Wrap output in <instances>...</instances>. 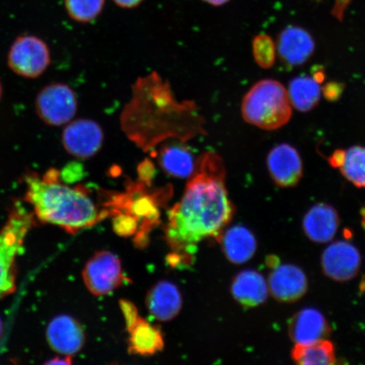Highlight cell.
<instances>
[{
  "mask_svg": "<svg viewBox=\"0 0 365 365\" xmlns=\"http://www.w3.org/2000/svg\"><path fill=\"white\" fill-rule=\"evenodd\" d=\"M225 176V164L217 153H205L199 158L180 202L168 213L166 239L175 253L190 255L200 241L217 239L232 220L235 207Z\"/></svg>",
  "mask_w": 365,
  "mask_h": 365,
  "instance_id": "cell-1",
  "label": "cell"
},
{
  "mask_svg": "<svg viewBox=\"0 0 365 365\" xmlns=\"http://www.w3.org/2000/svg\"><path fill=\"white\" fill-rule=\"evenodd\" d=\"M25 199L33 205L40 221L63 228L71 234L97 225L109 217L100 210L81 186L71 187L61 181V173L49 170L43 176L29 173L25 176Z\"/></svg>",
  "mask_w": 365,
  "mask_h": 365,
  "instance_id": "cell-2",
  "label": "cell"
},
{
  "mask_svg": "<svg viewBox=\"0 0 365 365\" xmlns=\"http://www.w3.org/2000/svg\"><path fill=\"white\" fill-rule=\"evenodd\" d=\"M241 113L248 124L264 130H275L290 121L293 106L280 81L264 79L257 82L245 94Z\"/></svg>",
  "mask_w": 365,
  "mask_h": 365,
  "instance_id": "cell-3",
  "label": "cell"
},
{
  "mask_svg": "<svg viewBox=\"0 0 365 365\" xmlns=\"http://www.w3.org/2000/svg\"><path fill=\"white\" fill-rule=\"evenodd\" d=\"M34 225V215L20 204L15 205L0 231V298L13 293L16 285V259L27 234Z\"/></svg>",
  "mask_w": 365,
  "mask_h": 365,
  "instance_id": "cell-4",
  "label": "cell"
},
{
  "mask_svg": "<svg viewBox=\"0 0 365 365\" xmlns=\"http://www.w3.org/2000/svg\"><path fill=\"white\" fill-rule=\"evenodd\" d=\"M51 53L43 40L33 35H21L9 50L7 63L16 75L35 79L47 71Z\"/></svg>",
  "mask_w": 365,
  "mask_h": 365,
  "instance_id": "cell-5",
  "label": "cell"
},
{
  "mask_svg": "<svg viewBox=\"0 0 365 365\" xmlns=\"http://www.w3.org/2000/svg\"><path fill=\"white\" fill-rule=\"evenodd\" d=\"M77 108L74 91L58 82L44 86L35 100L36 114L46 125L51 126L65 125L72 121Z\"/></svg>",
  "mask_w": 365,
  "mask_h": 365,
  "instance_id": "cell-6",
  "label": "cell"
},
{
  "mask_svg": "<svg viewBox=\"0 0 365 365\" xmlns=\"http://www.w3.org/2000/svg\"><path fill=\"white\" fill-rule=\"evenodd\" d=\"M82 277L88 289L96 296L113 293L125 279L120 258L106 250L99 251L89 259Z\"/></svg>",
  "mask_w": 365,
  "mask_h": 365,
  "instance_id": "cell-7",
  "label": "cell"
},
{
  "mask_svg": "<svg viewBox=\"0 0 365 365\" xmlns=\"http://www.w3.org/2000/svg\"><path fill=\"white\" fill-rule=\"evenodd\" d=\"M104 134L97 122L80 118L68 123L62 133V144L66 152L77 158L95 156L103 147Z\"/></svg>",
  "mask_w": 365,
  "mask_h": 365,
  "instance_id": "cell-8",
  "label": "cell"
},
{
  "mask_svg": "<svg viewBox=\"0 0 365 365\" xmlns=\"http://www.w3.org/2000/svg\"><path fill=\"white\" fill-rule=\"evenodd\" d=\"M324 274L331 280L344 282L354 279L361 267V255L349 242L340 240L327 246L322 255Z\"/></svg>",
  "mask_w": 365,
  "mask_h": 365,
  "instance_id": "cell-9",
  "label": "cell"
},
{
  "mask_svg": "<svg viewBox=\"0 0 365 365\" xmlns=\"http://www.w3.org/2000/svg\"><path fill=\"white\" fill-rule=\"evenodd\" d=\"M267 167L272 181L282 188L296 186L304 175L299 153L287 143L278 144L272 148L267 155Z\"/></svg>",
  "mask_w": 365,
  "mask_h": 365,
  "instance_id": "cell-10",
  "label": "cell"
},
{
  "mask_svg": "<svg viewBox=\"0 0 365 365\" xmlns=\"http://www.w3.org/2000/svg\"><path fill=\"white\" fill-rule=\"evenodd\" d=\"M269 291L282 303H294L307 294L309 282L302 269L293 264H276L269 275Z\"/></svg>",
  "mask_w": 365,
  "mask_h": 365,
  "instance_id": "cell-11",
  "label": "cell"
},
{
  "mask_svg": "<svg viewBox=\"0 0 365 365\" xmlns=\"http://www.w3.org/2000/svg\"><path fill=\"white\" fill-rule=\"evenodd\" d=\"M277 54L284 65L300 66L312 57L316 44L312 36L299 26H287L282 30L276 43Z\"/></svg>",
  "mask_w": 365,
  "mask_h": 365,
  "instance_id": "cell-12",
  "label": "cell"
},
{
  "mask_svg": "<svg viewBox=\"0 0 365 365\" xmlns=\"http://www.w3.org/2000/svg\"><path fill=\"white\" fill-rule=\"evenodd\" d=\"M47 337L49 346L65 356L79 353L85 344V333L81 324L65 314L49 323Z\"/></svg>",
  "mask_w": 365,
  "mask_h": 365,
  "instance_id": "cell-13",
  "label": "cell"
},
{
  "mask_svg": "<svg viewBox=\"0 0 365 365\" xmlns=\"http://www.w3.org/2000/svg\"><path fill=\"white\" fill-rule=\"evenodd\" d=\"M302 225L304 235L309 240L316 244H327L339 230V214L329 204H316L305 213Z\"/></svg>",
  "mask_w": 365,
  "mask_h": 365,
  "instance_id": "cell-14",
  "label": "cell"
},
{
  "mask_svg": "<svg viewBox=\"0 0 365 365\" xmlns=\"http://www.w3.org/2000/svg\"><path fill=\"white\" fill-rule=\"evenodd\" d=\"M331 331L324 314L314 308H305L290 319L289 334L295 344H307L326 339Z\"/></svg>",
  "mask_w": 365,
  "mask_h": 365,
  "instance_id": "cell-15",
  "label": "cell"
},
{
  "mask_svg": "<svg viewBox=\"0 0 365 365\" xmlns=\"http://www.w3.org/2000/svg\"><path fill=\"white\" fill-rule=\"evenodd\" d=\"M225 257L232 264H241L250 261L257 250V241L249 228L232 226L217 237Z\"/></svg>",
  "mask_w": 365,
  "mask_h": 365,
  "instance_id": "cell-16",
  "label": "cell"
},
{
  "mask_svg": "<svg viewBox=\"0 0 365 365\" xmlns=\"http://www.w3.org/2000/svg\"><path fill=\"white\" fill-rule=\"evenodd\" d=\"M145 304L155 319L170 322L180 312L182 296L179 289L172 282L161 281L149 290Z\"/></svg>",
  "mask_w": 365,
  "mask_h": 365,
  "instance_id": "cell-17",
  "label": "cell"
},
{
  "mask_svg": "<svg viewBox=\"0 0 365 365\" xmlns=\"http://www.w3.org/2000/svg\"><path fill=\"white\" fill-rule=\"evenodd\" d=\"M231 294L242 307H257L266 302L268 298L267 281L257 271L241 272L232 282Z\"/></svg>",
  "mask_w": 365,
  "mask_h": 365,
  "instance_id": "cell-18",
  "label": "cell"
},
{
  "mask_svg": "<svg viewBox=\"0 0 365 365\" xmlns=\"http://www.w3.org/2000/svg\"><path fill=\"white\" fill-rule=\"evenodd\" d=\"M129 352L152 356L161 352L164 346L163 333L145 319L139 317L129 331Z\"/></svg>",
  "mask_w": 365,
  "mask_h": 365,
  "instance_id": "cell-19",
  "label": "cell"
},
{
  "mask_svg": "<svg viewBox=\"0 0 365 365\" xmlns=\"http://www.w3.org/2000/svg\"><path fill=\"white\" fill-rule=\"evenodd\" d=\"M287 90L292 106L303 113L317 108L322 94L321 83L309 76L295 77Z\"/></svg>",
  "mask_w": 365,
  "mask_h": 365,
  "instance_id": "cell-20",
  "label": "cell"
},
{
  "mask_svg": "<svg viewBox=\"0 0 365 365\" xmlns=\"http://www.w3.org/2000/svg\"><path fill=\"white\" fill-rule=\"evenodd\" d=\"M292 359L300 365H331L336 363L335 346L322 339L307 344H295Z\"/></svg>",
  "mask_w": 365,
  "mask_h": 365,
  "instance_id": "cell-21",
  "label": "cell"
},
{
  "mask_svg": "<svg viewBox=\"0 0 365 365\" xmlns=\"http://www.w3.org/2000/svg\"><path fill=\"white\" fill-rule=\"evenodd\" d=\"M159 161L167 175L179 179L190 178L196 170L193 155L180 145H170L164 148Z\"/></svg>",
  "mask_w": 365,
  "mask_h": 365,
  "instance_id": "cell-22",
  "label": "cell"
},
{
  "mask_svg": "<svg viewBox=\"0 0 365 365\" xmlns=\"http://www.w3.org/2000/svg\"><path fill=\"white\" fill-rule=\"evenodd\" d=\"M339 170L342 176L357 188H365V147L353 145L345 150Z\"/></svg>",
  "mask_w": 365,
  "mask_h": 365,
  "instance_id": "cell-23",
  "label": "cell"
},
{
  "mask_svg": "<svg viewBox=\"0 0 365 365\" xmlns=\"http://www.w3.org/2000/svg\"><path fill=\"white\" fill-rule=\"evenodd\" d=\"M106 0H65L68 16L73 21L89 23L102 13Z\"/></svg>",
  "mask_w": 365,
  "mask_h": 365,
  "instance_id": "cell-24",
  "label": "cell"
},
{
  "mask_svg": "<svg viewBox=\"0 0 365 365\" xmlns=\"http://www.w3.org/2000/svg\"><path fill=\"white\" fill-rule=\"evenodd\" d=\"M252 47L255 61L259 67L269 68L273 66L276 61L277 48L270 36L266 34L255 36Z\"/></svg>",
  "mask_w": 365,
  "mask_h": 365,
  "instance_id": "cell-25",
  "label": "cell"
},
{
  "mask_svg": "<svg viewBox=\"0 0 365 365\" xmlns=\"http://www.w3.org/2000/svg\"><path fill=\"white\" fill-rule=\"evenodd\" d=\"M113 228L118 236L133 237L138 231L140 222L131 214L120 212L113 214Z\"/></svg>",
  "mask_w": 365,
  "mask_h": 365,
  "instance_id": "cell-26",
  "label": "cell"
},
{
  "mask_svg": "<svg viewBox=\"0 0 365 365\" xmlns=\"http://www.w3.org/2000/svg\"><path fill=\"white\" fill-rule=\"evenodd\" d=\"M120 308L124 314L127 330L129 331L140 317L138 312H137L135 305L128 300L120 301Z\"/></svg>",
  "mask_w": 365,
  "mask_h": 365,
  "instance_id": "cell-27",
  "label": "cell"
},
{
  "mask_svg": "<svg viewBox=\"0 0 365 365\" xmlns=\"http://www.w3.org/2000/svg\"><path fill=\"white\" fill-rule=\"evenodd\" d=\"M344 91V85L337 82H329L322 88V93L329 101L334 102L340 98Z\"/></svg>",
  "mask_w": 365,
  "mask_h": 365,
  "instance_id": "cell-28",
  "label": "cell"
},
{
  "mask_svg": "<svg viewBox=\"0 0 365 365\" xmlns=\"http://www.w3.org/2000/svg\"><path fill=\"white\" fill-rule=\"evenodd\" d=\"M345 150L339 149L335 150L334 153L331 154L329 158H328V163H329L330 165L334 168H339L342 162V159H344Z\"/></svg>",
  "mask_w": 365,
  "mask_h": 365,
  "instance_id": "cell-29",
  "label": "cell"
},
{
  "mask_svg": "<svg viewBox=\"0 0 365 365\" xmlns=\"http://www.w3.org/2000/svg\"><path fill=\"white\" fill-rule=\"evenodd\" d=\"M117 6L123 9H134L138 7L144 0H113Z\"/></svg>",
  "mask_w": 365,
  "mask_h": 365,
  "instance_id": "cell-30",
  "label": "cell"
},
{
  "mask_svg": "<svg viewBox=\"0 0 365 365\" xmlns=\"http://www.w3.org/2000/svg\"><path fill=\"white\" fill-rule=\"evenodd\" d=\"M71 356H66V358H56L47 362L48 364H71Z\"/></svg>",
  "mask_w": 365,
  "mask_h": 365,
  "instance_id": "cell-31",
  "label": "cell"
},
{
  "mask_svg": "<svg viewBox=\"0 0 365 365\" xmlns=\"http://www.w3.org/2000/svg\"><path fill=\"white\" fill-rule=\"evenodd\" d=\"M202 1L211 4L213 6H222L227 4L230 0H202Z\"/></svg>",
  "mask_w": 365,
  "mask_h": 365,
  "instance_id": "cell-32",
  "label": "cell"
},
{
  "mask_svg": "<svg viewBox=\"0 0 365 365\" xmlns=\"http://www.w3.org/2000/svg\"><path fill=\"white\" fill-rule=\"evenodd\" d=\"M362 225L365 228V209L362 211Z\"/></svg>",
  "mask_w": 365,
  "mask_h": 365,
  "instance_id": "cell-33",
  "label": "cell"
},
{
  "mask_svg": "<svg viewBox=\"0 0 365 365\" xmlns=\"http://www.w3.org/2000/svg\"><path fill=\"white\" fill-rule=\"evenodd\" d=\"M2 94H3V86L1 84V81H0V100H1Z\"/></svg>",
  "mask_w": 365,
  "mask_h": 365,
  "instance_id": "cell-34",
  "label": "cell"
},
{
  "mask_svg": "<svg viewBox=\"0 0 365 365\" xmlns=\"http://www.w3.org/2000/svg\"><path fill=\"white\" fill-rule=\"evenodd\" d=\"M1 332H2V322H1V319H0V335H1Z\"/></svg>",
  "mask_w": 365,
  "mask_h": 365,
  "instance_id": "cell-35",
  "label": "cell"
}]
</instances>
